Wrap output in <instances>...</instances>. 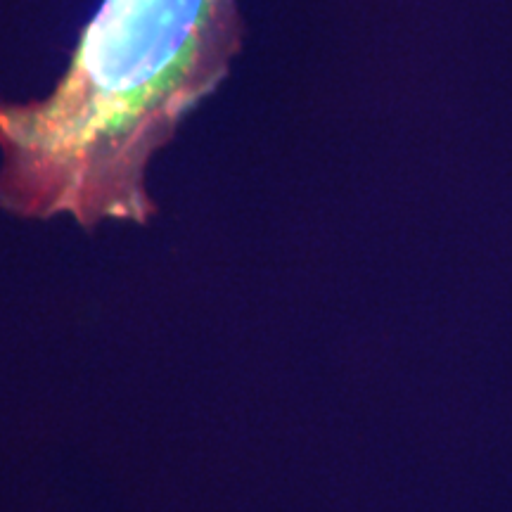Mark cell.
I'll return each mask as SVG.
<instances>
[{"mask_svg":"<svg viewBox=\"0 0 512 512\" xmlns=\"http://www.w3.org/2000/svg\"><path fill=\"white\" fill-rule=\"evenodd\" d=\"M238 0H105L46 98L0 107V197L22 214L143 223L152 157L226 81Z\"/></svg>","mask_w":512,"mask_h":512,"instance_id":"obj_1","label":"cell"}]
</instances>
